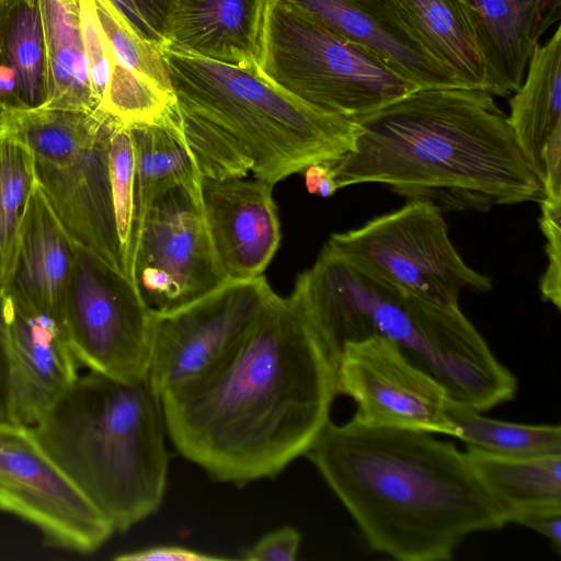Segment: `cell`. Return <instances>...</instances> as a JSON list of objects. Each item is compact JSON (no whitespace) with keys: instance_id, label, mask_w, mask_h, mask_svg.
I'll use <instances>...</instances> for the list:
<instances>
[{"instance_id":"1","label":"cell","mask_w":561,"mask_h":561,"mask_svg":"<svg viewBox=\"0 0 561 561\" xmlns=\"http://www.w3.org/2000/svg\"><path fill=\"white\" fill-rule=\"evenodd\" d=\"M335 366L294 297L274 291L214 371L161 397L175 449L213 479L273 478L330 421Z\"/></svg>"},{"instance_id":"2","label":"cell","mask_w":561,"mask_h":561,"mask_svg":"<svg viewBox=\"0 0 561 561\" xmlns=\"http://www.w3.org/2000/svg\"><path fill=\"white\" fill-rule=\"evenodd\" d=\"M354 122L353 149L324 161L339 190L385 184L440 210L484 211L545 196L508 116L485 91L419 89Z\"/></svg>"},{"instance_id":"3","label":"cell","mask_w":561,"mask_h":561,"mask_svg":"<svg viewBox=\"0 0 561 561\" xmlns=\"http://www.w3.org/2000/svg\"><path fill=\"white\" fill-rule=\"evenodd\" d=\"M306 456L367 545L399 561H447L506 519L465 453L426 432L331 420Z\"/></svg>"},{"instance_id":"4","label":"cell","mask_w":561,"mask_h":561,"mask_svg":"<svg viewBox=\"0 0 561 561\" xmlns=\"http://www.w3.org/2000/svg\"><path fill=\"white\" fill-rule=\"evenodd\" d=\"M186 145L202 178L275 184L353 149L354 121L318 111L254 70L162 48Z\"/></svg>"},{"instance_id":"5","label":"cell","mask_w":561,"mask_h":561,"mask_svg":"<svg viewBox=\"0 0 561 561\" xmlns=\"http://www.w3.org/2000/svg\"><path fill=\"white\" fill-rule=\"evenodd\" d=\"M291 296L334 366L345 343L379 335L450 398L480 412L516 394V377L459 306L434 305L380 283L324 249L297 277Z\"/></svg>"},{"instance_id":"6","label":"cell","mask_w":561,"mask_h":561,"mask_svg":"<svg viewBox=\"0 0 561 561\" xmlns=\"http://www.w3.org/2000/svg\"><path fill=\"white\" fill-rule=\"evenodd\" d=\"M32 428L115 533L160 507L167 427L161 397L148 377L126 382L89 370Z\"/></svg>"},{"instance_id":"7","label":"cell","mask_w":561,"mask_h":561,"mask_svg":"<svg viewBox=\"0 0 561 561\" xmlns=\"http://www.w3.org/2000/svg\"><path fill=\"white\" fill-rule=\"evenodd\" d=\"M256 72L307 105L356 121L420 88L286 0H267Z\"/></svg>"},{"instance_id":"8","label":"cell","mask_w":561,"mask_h":561,"mask_svg":"<svg viewBox=\"0 0 561 561\" xmlns=\"http://www.w3.org/2000/svg\"><path fill=\"white\" fill-rule=\"evenodd\" d=\"M324 250L363 274L438 306H459L462 290L492 279L470 267L451 242L442 210L410 199L363 226L331 234Z\"/></svg>"},{"instance_id":"9","label":"cell","mask_w":561,"mask_h":561,"mask_svg":"<svg viewBox=\"0 0 561 561\" xmlns=\"http://www.w3.org/2000/svg\"><path fill=\"white\" fill-rule=\"evenodd\" d=\"M152 313L136 284L78 248L64 321L81 367L126 382L148 377Z\"/></svg>"},{"instance_id":"10","label":"cell","mask_w":561,"mask_h":561,"mask_svg":"<svg viewBox=\"0 0 561 561\" xmlns=\"http://www.w3.org/2000/svg\"><path fill=\"white\" fill-rule=\"evenodd\" d=\"M0 511L37 528L45 546L89 554L115 533L32 427L0 422Z\"/></svg>"},{"instance_id":"11","label":"cell","mask_w":561,"mask_h":561,"mask_svg":"<svg viewBox=\"0 0 561 561\" xmlns=\"http://www.w3.org/2000/svg\"><path fill=\"white\" fill-rule=\"evenodd\" d=\"M272 294L265 278L259 276L228 282L171 310L153 309L148 379L160 397L220 366Z\"/></svg>"},{"instance_id":"12","label":"cell","mask_w":561,"mask_h":561,"mask_svg":"<svg viewBox=\"0 0 561 561\" xmlns=\"http://www.w3.org/2000/svg\"><path fill=\"white\" fill-rule=\"evenodd\" d=\"M134 277L146 302L158 311L186 305L228 283L209 237L202 181L167 190L146 209Z\"/></svg>"},{"instance_id":"13","label":"cell","mask_w":561,"mask_h":561,"mask_svg":"<svg viewBox=\"0 0 561 561\" xmlns=\"http://www.w3.org/2000/svg\"><path fill=\"white\" fill-rule=\"evenodd\" d=\"M335 390L353 399L357 409L352 419L363 425L458 436L446 414L444 386L382 336L343 345Z\"/></svg>"},{"instance_id":"14","label":"cell","mask_w":561,"mask_h":561,"mask_svg":"<svg viewBox=\"0 0 561 561\" xmlns=\"http://www.w3.org/2000/svg\"><path fill=\"white\" fill-rule=\"evenodd\" d=\"M116 123L103 112L94 131L72 157L58 164L35 162V173L47 202L72 240L125 276L108 163Z\"/></svg>"},{"instance_id":"15","label":"cell","mask_w":561,"mask_h":561,"mask_svg":"<svg viewBox=\"0 0 561 561\" xmlns=\"http://www.w3.org/2000/svg\"><path fill=\"white\" fill-rule=\"evenodd\" d=\"M10 369V420L34 427L79 377L65 325L3 290Z\"/></svg>"},{"instance_id":"16","label":"cell","mask_w":561,"mask_h":561,"mask_svg":"<svg viewBox=\"0 0 561 561\" xmlns=\"http://www.w3.org/2000/svg\"><path fill=\"white\" fill-rule=\"evenodd\" d=\"M273 184L255 179L202 178V203L211 244L227 282L261 276L280 242Z\"/></svg>"},{"instance_id":"17","label":"cell","mask_w":561,"mask_h":561,"mask_svg":"<svg viewBox=\"0 0 561 561\" xmlns=\"http://www.w3.org/2000/svg\"><path fill=\"white\" fill-rule=\"evenodd\" d=\"M286 1L420 89L465 88L430 53L391 0Z\"/></svg>"},{"instance_id":"18","label":"cell","mask_w":561,"mask_h":561,"mask_svg":"<svg viewBox=\"0 0 561 561\" xmlns=\"http://www.w3.org/2000/svg\"><path fill=\"white\" fill-rule=\"evenodd\" d=\"M482 57L486 92L508 98L523 83L546 31L561 19V0H462Z\"/></svg>"},{"instance_id":"19","label":"cell","mask_w":561,"mask_h":561,"mask_svg":"<svg viewBox=\"0 0 561 561\" xmlns=\"http://www.w3.org/2000/svg\"><path fill=\"white\" fill-rule=\"evenodd\" d=\"M267 0H173L162 48L256 71Z\"/></svg>"},{"instance_id":"20","label":"cell","mask_w":561,"mask_h":561,"mask_svg":"<svg viewBox=\"0 0 561 561\" xmlns=\"http://www.w3.org/2000/svg\"><path fill=\"white\" fill-rule=\"evenodd\" d=\"M78 248L36 181L25 210L15 270L8 289L65 325L66 296Z\"/></svg>"},{"instance_id":"21","label":"cell","mask_w":561,"mask_h":561,"mask_svg":"<svg viewBox=\"0 0 561 561\" xmlns=\"http://www.w3.org/2000/svg\"><path fill=\"white\" fill-rule=\"evenodd\" d=\"M47 68L38 0H0V105L43 107Z\"/></svg>"},{"instance_id":"22","label":"cell","mask_w":561,"mask_h":561,"mask_svg":"<svg viewBox=\"0 0 561 561\" xmlns=\"http://www.w3.org/2000/svg\"><path fill=\"white\" fill-rule=\"evenodd\" d=\"M508 122L540 182L548 144L561 135V26L539 44L524 83L508 100Z\"/></svg>"},{"instance_id":"23","label":"cell","mask_w":561,"mask_h":561,"mask_svg":"<svg viewBox=\"0 0 561 561\" xmlns=\"http://www.w3.org/2000/svg\"><path fill=\"white\" fill-rule=\"evenodd\" d=\"M465 454L506 523L523 513L561 508V453L507 457L467 446Z\"/></svg>"},{"instance_id":"24","label":"cell","mask_w":561,"mask_h":561,"mask_svg":"<svg viewBox=\"0 0 561 561\" xmlns=\"http://www.w3.org/2000/svg\"><path fill=\"white\" fill-rule=\"evenodd\" d=\"M47 68L43 107L93 112V94L82 38L79 0H38Z\"/></svg>"},{"instance_id":"25","label":"cell","mask_w":561,"mask_h":561,"mask_svg":"<svg viewBox=\"0 0 561 561\" xmlns=\"http://www.w3.org/2000/svg\"><path fill=\"white\" fill-rule=\"evenodd\" d=\"M430 53L468 89L486 92L485 68L462 0H391Z\"/></svg>"},{"instance_id":"26","label":"cell","mask_w":561,"mask_h":561,"mask_svg":"<svg viewBox=\"0 0 561 561\" xmlns=\"http://www.w3.org/2000/svg\"><path fill=\"white\" fill-rule=\"evenodd\" d=\"M130 130L144 217L158 195L179 184L201 182L202 175L184 139L178 106L162 122Z\"/></svg>"},{"instance_id":"27","label":"cell","mask_w":561,"mask_h":561,"mask_svg":"<svg viewBox=\"0 0 561 561\" xmlns=\"http://www.w3.org/2000/svg\"><path fill=\"white\" fill-rule=\"evenodd\" d=\"M446 414L467 446L500 456L561 453L560 425L522 424L485 417L469 404L448 398Z\"/></svg>"},{"instance_id":"28","label":"cell","mask_w":561,"mask_h":561,"mask_svg":"<svg viewBox=\"0 0 561 561\" xmlns=\"http://www.w3.org/2000/svg\"><path fill=\"white\" fill-rule=\"evenodd\" d=\"M35 161L31 149L8 130L0 133V288L12 282L21 229L33 187Z\"/></svg>"},{"instance_id":"29","label":"cell","mask_w":561,"mask_h":561,"mask_svg":"<svg viewBox=\"0 0 561 561\" xmlns=\"http://www.w3.org/2000/svg\"><path fill=\"white\" fill-rule=\"evenodd\" d=\"M102 114L99 107L89 113L48 107L7 111L4 130L31 149L35 162L58 164L83 146Z\"/></svg>"},{"instance_id":"30","label":"cell","mask_w":561,"mask_h":561,"mask_svg":"<svg viewBox=\"0 0 561 561\" xmlns=\"http://www.w3.org/2000/svg\"><path fill=\"white\" fill-rule=\"evenodd\" d=\"M110 178L116 231L125 276L134 284V257L141 226L136 153L129 127L118 122L110 140Z\"/></svg>"},{"instance_id":"31","label":"cell","mask_w":561,"mask_h":561,"mask_svg":"<svg viewBox=\"0 0 561 561\" xmlns=\"http://www.w3.org/2000/svg\"><path fill=\"white\" fill-rule=\"evenodd\" d=\"M93 3L113 59L173 95L162 50L142 38L111 0Z\"/></svg>"},{"instance_id":"32","label":"cell","mask_w":561,"mask_h":561,"mask_svg":"<svg viewBox=\"0 0 561 561\" xmlns=\"http://www.w3.org/2000/svg\"><path fill=\"white\" fill-rule=\"evenodd\" d=\"M79 10L90 83L100 104L111 75L110 48L93 0H79Z\"/></svg>"},{"instance_id":"33","label":"cell","mask_w":561,"mask_h":561,"mask_svg":"<svg viewBox=\"0 0 561 561\" xmlns=\"http://www.w3.org/2000/svg\"><path fill=\"white\" fill-rule=\"evenodd\" d=\"M540 227L546 237V253L548 265L543 272L539 288L542 298L553 304L557 309L561 307L560 290V259H561V201L542 198Z\"/></svg>"},{"instance_id":"34","label":"cell","mask_w":561,"mask_h":561,"mask_svg":"<svg viewBox=\"0 0 561 561\" xmlns=\"http://www.w3.org/2000/svg\"><path fill=\"white\" fill-rule=\"evenodd\" d=\"M130 26L162 50L164 30L173 0H111Z\"/></svg>"},{"instance_id":"35","label":"cell","mask_w":561,"mask_h":561,"mask_svg":"<svg viewBox=\"0 0 561 561\" xmlns=\"http://www.w3.org/2000/svg\"><path fill=\"white\" fill-rule=\"evenodd\" d=\"M301 543L300 533L291 526L275 529L243 552L247 561H294L297 559Z\"/></svg>"},{"instance_id":"36","label":"cell","mask_w":561,"mask_h":561,"mask_svg":"<svg viewBox=\"0 0 561 561\" xmlns=\"http://www.w3.org/2000/svg\"><path fill=\"white\" fill-rule=\"evenodd\" d=\"M229 559L181 546L150 547L115 557V560L119 561H221Z\"/></svg>"},{"instance_id":"37","label":"cell","mask_w":561,"mask_h":561,"mask_svg":"<svg viewBox=\"0 0 561 561\" xmlns=\"http://www.w3.org/2000/svg\"><path fill=\"white\" fill-rule=\"evenodd\" d=\"M511 523L526 526L542 535L559 553L561 550V508L523 513Z\"/></svg>"},{"instance_id":"38","label":"cell","mask_w":561,"mask_h":561,"mask_svg":"<svg viewBox=\"0 0 561 561\" xmlns=\"http://www.w3.org/2000/svg\"><path fill=\"white\" fill-rule=\"evenodd\" d=\"M0 422L10 420V369L4 319L3 290L0 288Z\"/></svg>"},{"instance_id":"39","label":"cell","mask_w":561,"mask_h":561,"mask_svg":"<svg viewBox=\"0 0 561 561\" xmlns=\"http://www.w3.org/2000/svg\"><path fill=\"white\" fill-rule=\"evenodd\" d=\"M306 187L310 194L332 197L339 190L331 169L324 162L313 163L305 170Z\"/></svg>"},{"instance_id":"40","label":"cell","mask_w":561,"mask_h":561,"mask_svg":"<svg viewBox=\"0 0 561 561\" xmlns=\"http://www.w3.org/2000/svg\"><path fill=\"white\" fill-rule=\"evenodd\" d=\"M7 110L0 105V133L5 128Z\"/></svg>"}]
</instances>
